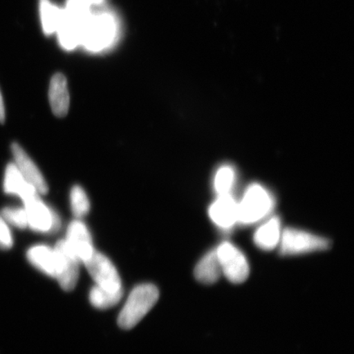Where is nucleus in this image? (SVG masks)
<instances>
[{"mask_svg":"<svg viewBox=\"0 0 354 354\" xmlns=\"http://www.w3.org/2000/svg\"><path fill=\"white\" fill-rule=\"evenodd\" d=\"M6 120V109H4V104L1 92H0V122H3Z\"/></svg>","mask_w":354,"mask_h":354,"instance_id":"24","label":"nucleus"},{"mask_svg":"<svg viewBox=\"0 0 354 354\" xmlns=\"http://www.w3.org/2000/svg\"><path fill=\"white\" fill-rule=\"evenodd\" d=\"M48 100L53 113L57 117L63 118L68 112L70 96L68 82L63 74L57 73L51 79Z\"/></svg>","mask_w":354,"mask_h":354,"instance_id":"12","label":"nucleus"},{"mask_svg":"<svg viewBox=\"0 0 354 354\" xmlns=\"http://www.w3.org/2000/svg\"><path fill=\"white\" fill-rule=\"evenodd\" d=\"M56 33L60 46L66 50H73L81 44V26L66 16L57 28Z\"/></svg>","mask_w":354,"mask_h":354,"instance_id":"18","label":"nucleus"},{"mask_svg":"<svg viewBox=\"0 0 354 354\" xmlns=\"http://www.w3.org/2000/svg\"><path fill=\"white\" fill-rule=\"evenodd\" d=\"M3 189L7 194H17L20 196L24 202L39 194L37 189L22 176L15 163H10L6 168Z\"/></svg>","mask_w":354,"mask_h":354,"instance_id":"13","label":"nucleus"},{"mask_svg":"<svg viewBox=\"0 0 354 354\" xmlns=\"http://www.w3.org/2000/svg\"><path fill=\"white\" fill-rule=\"evenodd\" d=\"M159 291L152 284H141L133 289L118 317V325L130 330L143 319L158 302Z\"/></svg>","mask_w":354,"mask_h":354,"instance_id":"2","label":"nucleus"},{"mask_svg":"<svg viewBox=\"0 0 354 354\" xmlns=\"http://www.w3.org/2000/svg\"><path fill=\"white\" fill-rule=\"evenodd\" d=\"M12 153L15 159V165L19 168L25 180L32 185L39 194H47L48 189L46 181L44 180L41 171L38 169L25 150L19 144L13 143Z\"/></svg>","mask_w":354,"mask_h":354,"instance_id":"11","label":"nucleus"},{"mask_svg":"<svg viewBox=\"0 0 354 354\" xmlns=\"http://www.w3.org/2000/svg\"><path fill=\"white\" fill-rule=\"evenodd\" d=\"M275 207V199L259 184L250 185L238 203V223L253 225L268 216Z\"/></svg>","mask_w":354,"mask_h":354,"instance_id":"3","label":"nucleus"},{"mask_svg":"<svg viewBox=\"0 0 354 354\" xmlns=\"http://www.w3.org/2000/svg\"><path fill=\"white\" fill-rule=\"evenodd\" d=\"M330 245L325 237L303 230L286 228L282 231L278 247L282 256H297L327 250Z\"/></svg>","mask_w":354,"mask_h":354,"instance_id":"4","label":"nucleus"},{"mask_svg":"<svg viewBox=\"0 0 354 354\" xmlns=\"http://www.w3.org/2000/svg\"><path fill=\"white\" fill-rule=\"evenodd\" d=\"M28 259L35 268L46 275L56 278L57 255L55 249L47 245H35L28 251Z\"/></svg>","mask_w":354,"mask_h":354,"instance_id":"15","label":"nucleus"},{"mask_svg":"<svg viewBox=\"0 0 354 354\" xmlns=\"http://www.w3.org/2000/svg\"><path fill=\"white\" fill-rule=\"evenodd\" d=\"M236 174L233 167L224 165L216 171L214 180V187L218 196L232 194L234 183H236Z\"/></svg>","mask_w":354,"mask_h":354,"instance_id":"20","label":"nucleus"},{"mask_svg":"<svg viewBox=\"0 0 354 354\" xmlns=\"http://www.w3.org/2000/svg\"><path fill=\"white\" fill-rule=\"evenodd\" d=\"M84 263L96 286L113 292L122 290L120 276L107 256L95 251Z\"/></svg>","mask_w":354,"mask_h":354,"instance_id":"7","label":"nucleus"},{"mask_svg":"<svg viewBox=\"0 0 354 354\" xmlns=\"http://www.w3.org/2000/svg\"><path fill=\"white\" fill-rule=\"evenodd\" d=\"M12 245V237L8 224L2 216H0V249H10Z\"/></svg>","mask_w":354,"mask_h":354,"instance_id":"23","label":"nucleus"},{"mask_svg":"<svg viewBox=\"0 0 354 354\" xmlns=\"http://www.w3.org/2000/svg\"><path fill=\"white\" fill-rule=\"evenodd\" d=\"M24 205L28 227L34 231L48 233L57 231L59 228V216L44 205L38 194L24 202Z\"/></svg>","mask_w":354,"mask_h":354,"instance_id":"8","label":"nucleus"},{"mask_svg":"<svg viewBox=\"0 0 354 354\" xmlns=\"http://www.w3.org/2000/svg\"><path fill=\"white\" fill-rule=\"evenodd\" d=\"M209 214L216 227L223 231H230L238 223V202L232 194L218 196L212 203Z\"/></svg>","mask_w":354,"mask_h":354,"instance_id":"9","label":"nucleus"},{"mask_svg":"<svg viewBox=\"0 0 354 354\" xmlns=\"http://www.w3.org/2000/svg\"><path fill=\"white\" fill-rule=\"evenodd\" d=\"M221 269L216 249L203 255L194 268V277L197 281L205 285H212L219 280Z\"/></svg>","mask_w":354,"mask_h":354,"instance_id":"16","label":"nucleus"},{"mask_svg":"<svg viewBox=\"0 0 354 354\" xmlns=\"http://www.w3.org/2000/svg\"><path fill=\"white\" fill-rule=\"evenodd\" d=\"M65 241L82 263L90 259L95 251L91 233L82 221L75 220L71 223Z\"/></svg>","mask_w":354,"mask_h":354,"instance_id":"10","label":"nucleus"},{"mask_svg":"<svg viewBox=\"0 0 354 354\" xmlns=\"http://www.w3.org/2000/svg\"><path fill=\"white\" fill-rule=\"evenodd\" d=\"M221 273L234 284L245 282L250 276L249 260L243 252L232 243L225 241L216 248Z\"/></svg>","mask_w":354,"mask_h":354,"instance_id":"5","label":"nucleus"},{"mask_svg":"<svg viewBox=\"0 0 354 354\" xmlns=\"http://www.w3.org/2000/svg\"><path fill=\"white\" fill-rule=\"evenodd\" d=\"M281 223L278 216H273L257 229L254 234V242L259 249L271 251L280 243Z\"/></svg>","mask_w":354,"mask_h":354,"instance_id":"14","label":"nucleus"},{"mask_svg":"<svg viewBox=\"0 0 354 354\" xmlns=\"http://www.w3.org/2000/svg\"><path fill=\"white\" fill-rule=\"evenodd\" d=\"M120 25L113 12L104 10L91 12L81 25V44L92 53L112 48L118 41Z\"/></svg>","mask_w":354,"mask_h":354,"instance_id":"1","label":"nucleus"},{"mask_svg":"<svg viewBox=\"0 0 354 354\" xmlns=\"http://www.w3.org/2000/svg\"><path fill=\"white\" fill-rule=\"evenodd\" d=\"M71 207L76 218H81L85 216L91 209V203L88 201L85 190L79 185H75L70 194Z\"/></svg>","mask_w":354,"mask_h":354,"instance_id":"21","label":"nucleus"},{"mask_svg":"<svg viewBox=\"0 0 354 354\" xmlns=\"http://www.w3.org/2000/svg\"><path fill=\"white\" fill-rule=\"evenodd\" d=\"M39 11L44 32L46 35L56 33L64 19V8L55 6L50 0H39Z\"/></svg>","mask_w":354,"mask_h":354,"instance_id":"17","label":"nucleus"},{"mask_svg":"<svg viewBox=\"0 0 354 354\" xmlns=\"http://www.w3.org/2000/svg\"><path fill=\"white\" fill-rule=\"evenodd\" d=\"M55 250L57 262L56 279L62 289L66 291L73 290L78 281L81 260L70 249L65 240L57 242Z\"/></svg>","mask_w":354,"mask_h":354,"instance_id":"6","label":"nucleus"},{"mask_svg":"<svg viewBox=\"0 0 354 354\" xmlns=\"http://www.w3.org/2000/svg\"><path fill=\"white\" fill-rule=\"evenodd\" d=\"M82 2L86 4L87 6L92 8L94 6H99L104 0H81Z\"/></svg>","mask_w":354,"mask_h":354,"instance_id":"25","label":"nucleus"},{"mask_svg":"<svg viewBox=\"0 0 354 354\" xmlns=\"http://www.w3.org/2000/svg\"><path fill=\"white\" fill-rule=\"evenodd\" d=\"M2 218L6 223H10L15 227L24 229L28 227V216L25 209L21 207H6L2 212Z\"/></svg>","mask_w":354,"mask_h":354,"instance_id":"22","label":"nucleus"},{"mask_svg":"<svg viewBox=\"0 0 354 354\" xmlns=\"http://www.w3.org/2000/svg\"><path fill=\"white\" fill-rule=\"evenodd\" d=\"M123 290L113 292L104 289L98 286L92 288L88 295L90 302L96 308L107 309L120 302Z\"/></svg>","mask_w":354,"mask_h":354,"instance_id":"19","label":"nucleus"}]
</instances>
